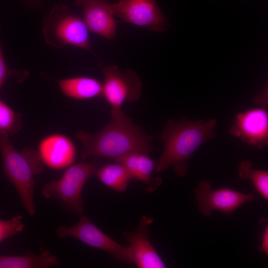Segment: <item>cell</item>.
Wrapping results in <instances>:
<instances>
[{
    "label": "cell",
    "mask_w": 268,
    "mask_h": 268,
    "mask_svg": "<svg viewBox=\"0 0 268 268\" xmlns=\"http://www.w3.org/2000/svg\"><path fill=\"white\" fill-rule=\"evenodd\" d=\"M61 264L58 257L43 249L39 254L0 256V268H48Z\"/></svg>",
    "instance_id": "2e32d148"
},
{
    "label": "cell",
    "mask_w": 268,
    "mask_h": 268,
    "mask_svg": "<svg viewBox=\"0 0 268 268\" xmlns=\"http://www.w3.org/2000/svg\"><path fill=\"white\" fill-rule=\"evenodd\" d=\"M38 152L44 165L54 170L67 168L73 164L76 156L73 141L63 134L47 135L39 142Z\"/></svg>",
    "instance_id": "7c38bea8"
},
{
    "label": "cell",
    "mask_w": 268,
    "mask_h": 268,
    "mask_svg": "<svg viewBox=\"0 0 268 268\" xmlns=\"http://www.w3.org/2000/svg\"><path fill=\"white\" fill-rule=\"evenodd\" d=\"M25 228L23 216L15 215L11 219H0V244L5 239L22 232Z\"/></svg>",
    "instance_id": "ffe728a7"
},
{
    "label": "cell",
    "mask_w": 268,
    "mask_h": 268,
    "mask_svg": "<svg viewBox=\"0 0 268 268\" xmlns=\"http://www.w3.org/2000/svg\"><path fill=\"white\" fill-rule=\"evenodd\" d=\"M98 168L94 161L72 164L66 169L59 180L45 185L42 195L57 202L64 210L81 215L84 210L83 188L88 180L95 176Z\"/></svg>",
    "instance_id": "277c9868"
},
{
    "label": "cell",
    "mask_w": 268,
    "mask_h": 268,
    "mask_svg": "<svg viewBox=\"0 0 268 268\" xmlns=\"http://www.w3.org/2000/svg\"><path fill=\"white\" fill-rule=\"evenodd\" d=\"M43 33L46 43L56 49L71 45L92 52L88 29L83 19L63 5H55L44 18Z\"/></svg>",
    "instance_id": "5b68a950"
},
{
    "label": "cell",
    "mask_w": 268,
    "mask_h": 268,
    "mask_svg": "<svg viewBox=\"0 0 268 268\" xmlns=\"http://www.w3.org/2000/svg\"><path fill=\"white\" fill-rule=\"evenodd\" d=\"M82 148V160L88 157H104L114 160L132 152L149 154L151 141L155 137L147 135L131 119L111 122L99 132L90 134L83 131L76 133Z\"/></svg>",
    "instance_id": "7a4b0ae2"
},
{
    "label": "cell",
    "mask_w": 268,
    "mask_h": 268,
    "mask_svg": "<svg viewBox=\"0 0 268 268\" xmlns=\"http://www.w3.org/2000/svg\"><path fill=\"white\" fill-rule=\"evenodd\" d=\"M238 175L241 179L250 180L260 194L268 200V171L255 169L251 161H243L238 167Z\"/></svg>",
    "instance_id": "ac0fdd59"
},
{
    "label": "cell",
    "mask_w": 268,
    "mask_h": 268,
    "mask_svg": "<svg viewBox=\"0 0 268 268\" xmlns=\"http://www.w3.org/2000/svg\"><path fill=\"white\" fill-rule=\"evenodd\" d=\"M103 98L111 107V120L121 121L129 117L123 111L124 102L137 101L141 95L142 82L132 69L123 71L116 65L103 67Z\"/></svg>",
    "instance_id": "8992f818"
},
{
    "label": "cell",
    "mask_w": 268,
    "mask_h": 268,
    "mask_svg": "<svg viewBox=\"0 0 268 268\" xmlns=\"http://www.w3.org/2000/svg\"><path fill=\"white\" fill-rule=\"evenodd\" d=\"M29 74L28 70L20 69H10L6 66L3 56L0 42V92L5 80L10 77H14L18 83L23 82Z\"/></svg>",
    "instance_id": "44dd1931"
},
{
    "label": "cell",
    "mask_w": 268,
    "mask_h": 268,
    "mask_svg": "<svg viewBox=\"0 0 268 268\" xmlns=\"http://www.w3.org/2000/svg\"><path fill=\"white\" fill-rule=\"evenodd\" d=\"M95 176L106 186L119 192L125 191L132 180L126 168L116 162L98 167Z\"/></svg>",
    "instance_id": "e0dca14e"
},
{
    "label": "cell",
    "mask_w": 268,
    "mask_h": 268,
    "mask_svg": "<svg viewBox=\"0 0 268 268\" xmlns=\"http://www.w3.org/2000/svg\"><path fill=\"white\" fill-rule=\"evenodd\" d=\"M22 117L0 99V132L9 135L15 134L21 128Z\"/></svg>",
    "instance_id": "d6986e66"
},
{
    "label": "cell",
    "mask_w": 268,
    "mask_h": 268,
    "mask_svg": "<svg viewBox=\"0 0 268 268\" xmlns=\"http://www.w3.org/2000/svg\"><path fill=\"white\" fill-rule=\"evenodd\" d=\"M74 0L82 9V19L89 31L107 39L115 38L117 22L111 11L109 0Z\"/></svg>",
    "instance_id": "4fadbf2b"
},
{
    "label": "cell",
    "mask_w": 268,
    "mask_h": 268,
    "mask_svg": "<svg viewBox=\"0 0 268 268\" xmlns=\"http://www.w3.org/2000/svg\"><path fill=\"white\" fill-rule=\"evenodd\" d=\"M0 151L4 175L15 188L28 215L34 216L36 211L34 199L36 183L34 177L44 171V164L38 151L29 147L17 151L9 135L2 132H0Z\"/></svg>",
    "instance_id": "3957f363"
},
{
    "label": "cell",
    "mask_w": 268,
    "mask_h": 268,
    "mask_svg": "<svg viewBox=\"0 0 268 268\" xmlns=\"http://www.w3.org/2000/svg\"><path fill=\"white\" fill-rule=\"evenodd\" d=\"M216 124L213 118L196 121L169 119L161 134L164 147L156 162L155 171L163 172L172 167L178 175L185 176L194 153L204 142L216 136Z\"/></svg>",
    "instance_id": "6da1fadb"
},
{
    "label": "cell",
    "mask_w": 268,
    "mask_h": 268,
    "mask_svg": "<svg viewBox=\"0 0 268 268\" xmlns=\"http://www.w3.org/2000/svg\"><path fill=\"white\" fill-rule=\"evenodd\" d=\"M259 249L260 251L266 255L268 254V226L267 224L264 228L261 237V244Z\"/></svg>",
    "instance_id": "603a6c76"
},
{
    "label": "cell",
    "mask_w": 268,
    "mask_h": 268,
    "mask_svg": "<svg viewBox=\"0 0 268 268\" xmlns=\"http://www.w3.org/2000/svg\"><path fill=\"white\" fill-rule=\"evenodd\" d=\"M268 83L266 84L263 90L259 92L255 98V103L261 107H266L268 105Z\"/></svg>",
    "instance_id": "7402d4cb"
},
{
    "label": "cell",
    "mask_w": 268,
    "mask_h": 268,
    "mask_svg": "<svg viewBox=\"0 0 268 268\" xmlns=\"http://www.w3.org/2000/svg\"><path fill=\"white\" fill-rule=\"evenodd\" d=\"M29 1H31V2H35V1H36L38 0H28Z\"/></svg>",
    "instance_id": "cb8c5ba5"
},
{
    "label": "cell",
    "mask_w": 268,
    "mask_h": 268,
    "mask_svg": "<svg viewBox=\"0 0 268 268\" xmlns=\"http://www.w3.org/2000/svg\"><path fill=\"white\" fill-rule=\"evenodd\" d=\"M152 222V218L143 216L135 230L123 232L130 244L128 248L131 263L139 268L166 267L148 238V226Z\"/></svg>",
    "instance_id": "8fae6325"
},
{
    "label": "cell",
    "mask_w": 268,
    "mask_h": 268,
    "mask_svg": "<svg viewBox=\"0 0 268 268\" xmlns=\"http://www.w3.org/2000/svg\"><path fill=\"white\" fill-rule=\"evenodd\" d=\"M230 133L251 146L261 149L268 144V113L264 108L237 113Z\"/></svg>",
    "instance_id": "30bf717a"
},
{
    "label": "cell",
    "mask_w": 268,
    "mask_h": 268,
    "mask_svg": "<svg viewBox=\"0 0 268 268\" xmlns=\"http://www.w3.org/2000/svg\"><path fill=\"white\" fill-rule=\"evenodd\" d=\"M124 166L129 172L132 179L140 181L149 186V191L156 189L161 183L160 178L152 177L156 162L147 154L140 152H132L113 160Z\"/></svg>",
    "instance_id": "5bb4252c"
},
{
    "label": "cell",
    "mask_w": 268,
    "mask_h": 268,
    "mask_svg": "<svg viewBox=\"0 0 268 268\" xmlns=\"http://www.w3.org/2000/svg\"><path fill=\"white\" fill-rule=\"evenodd\" d=\"M195 193L199 211L205 216L211 215L214 210L230 214L255 199L253 192L246 194L229 188L213 190L206 181L199 184Z\"/></svg>",
    "instance_id": "9c48e42d"
},
{
    "label": "cell",
    "mask_w": 268,
    "mask_h": 268,
    "mask_svg": "<svg viewBox=\"0 0 268 268\" xmlns=\"http://www.w3.org/2000/svg\"><path fill=\"white\" fill-rule=\"evenodd\" d=\"M110 8L121 21L153 32L163 33L169 26L155 0H120Z\"/></svg>",
    "instance_id": "52a82bcc"
},
{
    "label": "cell",
    "mask_w": 268,
    "mask_h": 268,
    "mask_svg": "<svg viewBox=\"0 0 268 268\" xmlns=\"http://www.w3.org/2000/svg\"><path fill=\"white\" fill-rule=\"evenodd\" d=\"M62 92L75 99L103 98V83L89 77H75L56 80Z\"/></svg>",
    "instance_id": "9a60e30c"
},
{
    "label": "cell",
    "mask_w": 268,
    "mask_h": 268,
    "mask_svg": "<svg viewBox=\"0 0 268 268\" xmlns=\"http://www.w3.org/2000/svg\"><path fill=\"white\" fill-rule=\"evenodd\" d=\"M59 238L69 236L93 248L104 251L122 263H131L128 247H125L109 237L89 218L80 215L77 223L72 226H62L56 230Z\"/></svg>",
    "instance_id": "ba28073f"
}]
</instances>
